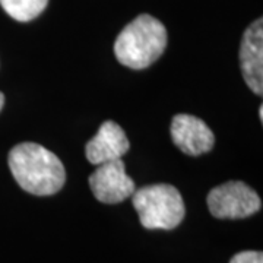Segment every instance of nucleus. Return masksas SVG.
Here are the masks:
<instances>
[{
	"label": "nucleus",
	"instance_id": "1",
	"mask_svg": "<svg viewBox=\"0 0 263 263\" xmlns=\"http://www.w3.org/2000/svg\"><path fill=\"white\" fill-rule=\"evenodd\" d=\"M8 161L13 179L31 195L50 196L65 186L66 170L62 161L38 143H19L12 148Z\"/></svg>",
	"mask_w": 263,
	"mask_h": 263
},
{
	"label": "nucleus",
	"instance_id": "2",
	"mask_svg": "<svg viewBox=\"0 0 263 263\" xmlns=\"http://www.w3.org/2000/svg\"><path fill=\"white\" fill-rule=\"evenodd\" d=\"M167 47V29L157 18L139 15L119 34L114 54L126 67L146 69L157 62Z\"/></svg>",
	"mask_w": 263,
	"mask_h": 263
},
{
	"label": "nucleus",
	"instance_id": "3",
	"mask_svg": "<svg viewBox=\"0 0 263 263\" xmlns=\"http://www.w3.org/2000/svg\"><path fill=\"white\" fill-rule=\"evenodd\" d=\"M132 203L146 230H174L186 214L180 192L171 184L160 183L135 190Z\"/></svg>",
	"mask_w": 263,
	"mask_h": 263
},
{
	"label": "nucleus",
	"instance_id": "4",
	"mask_svg": "<svg viewBox=\"0 0 263 263\" xmlns=\"http://www.w3.org/2000/svg\"><path fill=\"white\" fill-rule=\"evenodd\" d=\"M262 206L260 197L243 181H228L208 195L209 212L219 219H241L256 214Z\"/></svg>",
	"mask_w": 263,
	"mask_h": 263
},
{
	"label": "nucleus",
	"instance_id": "5",
	"mask_svg": "<svg viewBox=\"0 0 263 263\" xmlns=\"http://www.w3.org/2000/svg\"><path fill=\"white\" fill-rule=\"evenodd\" d=\"M89 187L100 202L113 205L132 197L136 184L126 173L124 162L114 160L97 165L94 173L89 176Z\"/></svg>",
	"mask_w": 263,
	"mask_h": 263
},
{
	"label": "nucleus",
	"instance_id": "6",
	"mask_svg": "<svg viewBox=\"0 0 263 263\" xmlns=\"http://www.w3.org/2000/svg\"><path fill=\"white\" fill-rule=\"evenodd\" d=\"M171 138L174 145L190 157L206 154L215 143V136L211 127L192 114L174 116L171 122Z\"/></svg>",
	"mask_w": 263,
	"mask_h": 263
},
{
	"label": "nucleus",
	"instance_id": "7",
	"mask_svg": "<svg viewBox=\"0 0 263 263\" xmlns=\"http://www.w3.org/2000/svg\"><path fill=\"white\" fill-rule=\"evenodd\" d=\"M241 73L254 94L263 92V21L259 18L245 31L240 46Z\"/></svg>",
	"mask_w": 263,
	"mask_h": 263
},
{
	"label": "nucleus",
	"instance_id": "8",
	"mask_svg": "<svg viewBox=\"0 0 263 263\" xmlns=\"http://www.w3.org/2000/svg\"><path fill=\"white\" fill-rule=\"evenodd\" d=\"M130 148V142L122 127L113 120L101 124L97 135L85 146L86 160L92 165H101L104 162L122 160Z\"/></svg>",
	"mask_w": 263,
	"mask_h": 263
},
{
	"label": "nucleus",
	"instance_id": "9",
	"mask_svg": "<svg viewBox=\"0 0 263 263\" xmlns=\"http://www.w3.org/2000/svg\"><path fill=\"white\" fill-rule=\"evenodd\" d=\"M3 10L19 22L35 19L47 8L48 0H0Z\"/></svg>",
	"mask_w": 263,
	"mask_h": 263
},
{
	"label": "nucleus",
	"instance_id": "10",
	"mask_svg": "<svg viewBox=\"0 0 263 263\" xmlns=\"http://www.w3.org/2000/svg\"><path fill=\"white\" fill-rule=\"evenodd\" d=\"M230 263H263L262 252H241L235 254Z\"/></svg>",
	"mask_w": 263,
	"mask_h": 263
},
{
	"label": "nucleus",
	"instance_id": "11",
	"mask_svg": "<svg viewBox=\"0 0 263 263\" xmlns=\"http://www.w3.org/2000/svg\"><path fill=\"white\" fill-rule=\"evenodd\" d=\"M3 104H5V97H3V94L0 92V110L3 108Z\"/></svg>",
	"mask_w": 263,
	"mask_h": 263
},
{
	"label": "nucleus",
	"instance_id": "12",
	"mask_svg": "<svg viewBox=\"0 0 263 263\" xmlns=\"http://www.w3.org/2000/svg\"><path fill=\"white\" fill-rule=\"evenodd\" d=\"M259 116H260V120H263V105H260L259 108Z\"/></svg>",
	"mask_w": 263,
	"mask_h": 263
}]
</instances>
